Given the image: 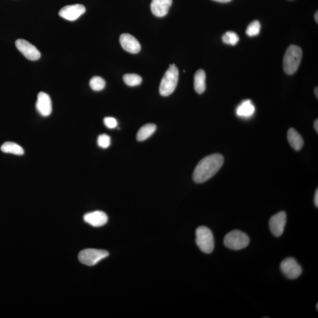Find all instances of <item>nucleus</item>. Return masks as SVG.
I'll list each match as a JSON object with an SVG mask.
<instances>
[{
    "instance_id": "39448f33",
    "label": "nucleus",
    "mask_w": 318,
    "mask_h": 318,
    "mask_svg": "<svg viewBox=\"0 0 318 318\" xmlns=\"http://www.w3.org/2000/svg\"><path fill=\"white\" fill-rule=\"evenodd\" d=\"M250 239L243 231L239 230H234L226 234L224 243L226 247L231 250L239 251L244 249L248 246Z\"/></svg>"
},
{
    "instance_id": "b1692460",
    "label": "nucleus",
    "mask_w": 318,
    "mask_h": 318,
    "mask_svg": "<svg viewBox=\"0 0 318 318\" xmlns=\"http://www.w3.org/2000/svg\"><path fill=\"white\" fill-rule=\"evenodd\" d=\"M111 144V139L108 135L103 134L100 135L97 138V145L102 148H108Z\"/></svg>"
},
{
    "instance_id": "6e6552de",
    "label": "nucleus",
    "mask_w": 318,
    "mask_h": 318,
    "mask_svg": "<svg viewBox=\"0 0 318 318\" xmlns=\"http://www.w3.org/2000/svg\"><path fill=\"white\" fill-rule=\"evenodd\" d=\"M16 46L19 51L28 60L35 61L41 58V53L36 47L27 40H17L16 41Z\"/></svg>"
},
{
    "instance_id": "9b49d317",
    "label": "nucleus",
    "mask_w": 318,
    "mask_h": 318,
    "mask_svg": "<svg viewBox=\"0 0 318 318\" xmlns=\"http://www.w3.org/2000/svg\"><path fill=\"white\" fill-rule=\"evenodd\" d=\"M35 108L40 115L43 117L49 116L52 112V102L51 98L44 92H40L37 95Z\"/></svg>"
},
{
    "instance_id": "1a4fd4ad",
    "label": "nucleus",
    "mask_w": 318,
    "mask_h": 318,
    "mask_svg": "<svg viewBox=\"0 0 318 318\" xmlns=\"http://www.w3.org/2000/svg\"><path fill=\"white\" fill-rule=\"evenodd\" d=\"M287 213L281 211L271 217L269 220V229L272 233L276 237L283 234L287 224Z\"/></svg>"
},
{
    "instance_id": "f03ea898",
    "label": "nucleus",
    "mask_w": 318,
    "mask_h": 318,
    "mask_svg": "<svg viewBox=\"0 0 318 318\" xmlns=\"http://www.w3.org/2000/svg\"><path fill=\"white\" fill-rule=\"evenodd\" d=\"M302 58V50L301 47L291 45L288 47L284 55V69L288 74L292 75L298 70Z\"/></svg>"
},
{
    "instance_id": "0eeeda50",
    "label": "nucleus",
    "mask_w": 318,
    "mask_h": 318,
    "mask_svg": "<svg viewBox=\"0 0 318 318\" xmlns=\"http://www.w3.org/2000/svg\"><path fill=\"white\" fill-rule=\"evenodd\" d=\"M281 270L283 274L290 279L298 278L302 272L301 266L293 258H288L282 260Z\"/></svg>"
},
{
    "instance_id": "423d86ee",
    "label": "nucleus",
    "mask_w": 318,
    "mask_h": 318,
    "mask_svg": "<svg viewBox=\"0 0 318 318\" xmlns=\"http://www.w3.org/2000/svg\"><path fill=\"white\" fill-rule=\"evenodd\" d=\"M109 252L100 249H87L80 252L79 260L85 265L94 266L100 260L108 257Z\"/></svg>"
},
{
    "instance_id": "7ed1b4c3",
    "label": "nucleus",
    "mask_w": 318,
    "mask_h": 318,
    "mask_svg": "<svg viewBox=\"0 0 318 318\" xmlns=\"http://www.w3.org/2000/svg\"><path fill=\"white\" fill-rule=\"evenodd\" d=\"M179 80V70L174 64L169 65L163 76L159 87L160 94L162 96H168L173 93Z\"/></svg>"
},
{
    "instance_id": "f3484780",
    "label": "nucleus",
    "mask_w": 318,
    "mask_h": 318,
    "mask_svg": "<svg viewBox=\"0 0 318 318\" xmlns=\"http://www.w3.org/2000/svg\"><path fill=\"white\" fill-rule=\"evenodd\" d=\"M194 88L196 93H203L206 90V73L202 69L196 71L194 77Z\"/></svg>"
},
{
    "instance_id": "6ab92c4d",
    "label": "nucleus",
    "mask_w": 318,
    "mask_h": 318,
    "mask_svg": "<svg viewBox=\"0 0 318 318\" xmlns=\"http://www.w3.org/2000/svg\"><path fill=\"white\" fill-rule=\"evenodd\" d=\"M1 150L5 153H11L19 156H22L25 153V151L20 145L10 142L4 143L1 145Z\"/></svg>"
},
{
    "instance_id": "a211bd4d",
    "label": "nucleus",
    "mask_w": 318,
    "mask_h": 318,
    "mask_svg": "<svg viewBox=\"0 0 318 318\" xmlns=\"http://www.w3.org/2000/svg\"><path fill=\"white\" fill-rule=\"evenodd\" d=\"M156 126L154 124H147L142 126L137 134L136 138L139 142L145 141L155 132Z\"/></svg>"
},
{
    "instance_id": "412c9836",
    "label": "nucleus",
    "mask_w": 318,
    "mask_h": 318,
    "mask_svg": "<svg viewBox=\"0 0 318 318\" xmlns=\"http://www.w3.org/2000/svg\"><path fill=\"white\" fill-rule=\"evenodd\" d=\"M89 84L92 90L96 91L103 90L106 86L105 80L99 76L92 77Z\"/></svg>"
},
{
    "instance_id": "20e7f679",
    "label": "nucleus",
    "mask_w": 318,
    "mask_h": 318,
    "mask_svg": "<svg viewBox=\"0 0 318 318\" xmlns=\"http://www.w3.org/2000/svg\"><path fill=\"white\" fill-rule=\"evenodd\" d=\"M196 243L200 250L204 253H212L215 248V241L212 231L203 226L199 227L196 231Z\"/></svg>"
},
{
    "instance_id": "9d476101",
    "label": "nucleus",
    "mask_w": 318,
    "mask_h": 318,
    "mask_svg": "<svg viewBox=\"0 0 318 318\" xmlns=\"http://www.w3.org/2000/svg\"><path fill=\"white\" fill-rule=\"evenodd\" d=\"M86 8L82 4H74L65 6L59 11V16L68 21H75L84 14Z\"/></svg>"
},
{
    "instance_id": "5701e85b",
    "label": "nucleus",
    "mask_w": 318,
    "mask_h": 318,
    "mask_svg": "<svg viewBox=\"0 0 318 318\" xmlns=\"http://www.w3.org/2000/svg\"><path fill=\"white\" fill-rule=\"evenodd\" d=\"M260 28L261 26L260 22L257 20L254 21L248 26L247 29H246V34L250 37L256 36V35H258L260 33Z\"/></svg>"
},
{
    "instance_id": "cd10ccee",
    "label": "nucleus",
    "mask_w": 318,
    "mask_h": 318,
    "mask_svg": "<svg viewBox=\"0 0 318 318\" xmlns=\"http://www.w3.org/2000/svg\"><path fill=\"white\" fill-rule=\"evenodd\" d=\"M213 1H215L219 2L225 3V2H230L231 1V0H213Z\"/></svg>"
},
{
    "instance_id": "f8f14e48",
    "label": "nucleus",
    "mask_w": 318,
    "mask_h": 318,
    "mask_svg": "<svg viewBox=\"0 0 318 318\" xmlns=\"http://www.w3.org/2000/svg\"><path fill=\"white\" fill-rule=\"evenodd\" d=\"M120 43L124 50L132 54H137L141 51V44L132 35L126 33L121 34Z\"/></svg>"
},
{
    "instance_id": "2eb2a0df",
    "label": "nucleus",
    "mask_w": 318,
    "mask_h": 318,
    "mask_svg": "<svg viewBox=\"0 0 318 318\" xmlns=\"http://www.w3.org/2000/svg\"><path fill=\"white\" fill-rule=\"evenodd\" d=\"M255 112V107L250 100L243 101L236 110L237 116L243 118H250Z\"/></svg>"
},
{
    "instance_id": "ddd939ff",
    "label": "nucleus",
    "mask_w": 318,
    "mask_h": 318,
    "mask_svg": "<svg viewBox=\"0 0 318 318\" xmlns=\"http://www.w3.org/2000/svg\"><path fill=\"white\" fill-rule=\"evenodd\" d=\"M83 219L85 222L93 227H103L108 221V215L99 210L86 213Z\"/></svg>"
},
{
    "instance_id": "c85d7f7f",
    "label": "nucleus",
    "mask_w": 318,
    "mask_h": 318,
    "mask_svg": "<svg viewBox=\"0 0 318 318\" xmlns=\"http://www.w3.org/2000/svg\"><path fill=\"white\" fill-rule=\"evenodd\" d=\"M318 11H317V13H316V14H315V19H316V22L317 23L318 22Z\"/></svg>"
},
{
    "instance_id": "4be33fe9",
    "label": "nucleus",
    "mask_w": 318,
    "mask_h": 318,
    "mask_svg": "<svg viewBox=\"0 0 318 318\" xmlns=\"http://www.w3.org/2000/svg\"><path fill=\"white\" fill-rule=\"evenodd\" d=\"M222 40L225 44H230L231 46H235L239 42V37L236 32L228 31L223 35Z\"/></svg>"
},
{
    "instance_id": "aec40b11",
    "label": "nucleus",
    "mask_w": 318,
    "mask_h": 318,
    "mask_svg": "<svg viewBox=\"0 0 318 318\" xmlns=\"http://www.w3.org/2000/svg\"><path fill=\"white\" fill-rule=\"evenodd\" d=\"M123 80L125 84L131 87H135L141 85L142 78L136 74H126L123 76Z\"/></svg>"
},
{
    "instance_id": "4468645a",
    "label": "nucleus",
    "mask_w": 318,
    "mask_h": 318,
    "mask_svg": "<svg viewBox=\"0 0 318 318\" xmlns=\"http://www.w3.org/2000/svg\"><path fill=\"white\" fill-rule=\"evenodd\" d=\"M172 0H152L150 8L151 12L157 17H165L169 13Z\"/></svg>"
},
{
    "instance_id": "bb28decb",
    "label": "nucleus",
    "mask_w": 318,
    "mask_h": 318,
    "mask_svg": "<svg viewBox=\"0 0 318 318\" xmlns=\"http://www.w3.org/2000/svg\"><path fill=\"white\" fill-rule=\"evenodd\" d=\"M314 126L315 130H316V132L318 133V119H317L316 121H315Z\"/></svg>"
},
{
    "instance_id": "dca6fc26",
    "label": "nucleus",
    "mask_w": 318,
    "mask_h": 318,
    "mask_svg": "<svg viewBox=\"0 0 318 318\" xmlns=\"http://www.w3.org/2000/svg\"><path fill=\"white\" fill-rule=\"evenodd\" d=\"M287 138L290 146L294 150L299 151L301 149L303 145H304V139H303L301 135L293 128H290L288 130Z\"/></svg>"
},
{
    "instance_id": "c756f323",
    "label": "nucleus",
    "mask_w": 318,
    "mask_h": 318,
    "mask_svg": "<svg viewBox=\"0 0 318 318\" xmlns=\"http://www.w3.org/2000/svg\"><path fill=\"white\" fill-rule=\"evenodd\" d=\"M318 87H316V89H315V94H316V96H317V98L318 97Z\"/></svg>"
},
{
    "instance_id": "f257e3e1",
    "label": "nucleus",
    "mask_w": 318,
    "mask_h": 318,
    "mask_svg": "<svg viewBox=\"0 0 318 318\" xmlns=\"http://www.w3.org/2000/svg\"><path fill=\"white\" fill-rule=\"evenodd\" d=\"M224 163V157L221 154H210L202 159L195 168L193 179L196 183L206 182L218 173Z\"/></svg>"
},
{
    "instance_id": "7c9ffc66",
    "label": "nucleus",
    "mask_w": 318,
    "mask_h": 318,
    "mask_svg": "<svg viewBox=\"0 0 318 318\" xmlns=\"http://www.w3.org/2000/svg\"><path fill=\"white\" fill-rule=\"evenodd\" d=\"M318 305L317 304V310H318Z\"/></svg>"
},
{
    "instance_id": "393cba45",
    "label": "nucleus",
    "mask_w": 318,
    "mask_h": 318,
    "mask_svg": "<svg viewBox=\"0 0 318 318\" xmlns=\"http://www.w3.org/2000/svg\"><path fill=\"white\" fill-rule=\"evenodd\" d=\"M104 123L109 129H115L117 126V121L114 117H107L104 119Z\"/></svg>"
},
{
    "instance_id": "a878e982",
    "label": "nucleus",
    "mask_w": 318,
    "mask_h": 318,
    "mask_svg": "<svg viewBox=\"0 0 318 318\" xmlns=\"http://www.w3.org/2000/svg\"><path fill=\"white\" fill-rule=\"evenodd\" d=\"M314 203H315V204H316V206L318 207V189L317 190L316 194H315Z\"/></svg>"
}]
</instances>
